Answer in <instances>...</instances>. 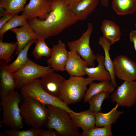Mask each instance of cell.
Listing matches in <instances>:
<instances>
[{"mask_svg": "<svg viewBox=\"0 0 136 136\" xmlns=\"http://www.w3.org/2000/svg\"><path fill=\"white\" fill-rule=\"evenodd\" d=\"M98 44L103 48L105 53L104 64L105 67L109 72L111 77V83L115 87L117 86L113 69V61L110 56L109 51L111 45L102 37L99 38Z\"/></svg>", "mask_w": 136, "mask_h": 136, "instance_id": "cell-23", "label": "cell"}, {"mask_svg": "<svg viewBox=\"0 0 136 136\" xmlns=\"http://www.w3.org/2000/svg\"><path fill=\"white\" fill-rule=\"evenodd\" d=\"M89 88L87 89L84 97V103L87 102L93 96L102 92L112 93L115 90V87L112 85L110 81H105L96 83L93 81L89 84Z\"/></svg>", "mask_w": 136, "mask_h": 136, "instance_id": "cell-22", "label": "cell"}, {"mask_svg": "<svg viewBox=\"0 0 136 136\" xmlns=\"http://www.w3.org/2000/svg\"><path fill=\"white\" fill-rule=\"evenodd\" d=\"M27 0H0V8L4 9L5 14L15 15L23 11Z\"/></svg>", "mask_w": 136, "mask_h": 136, "instance_id": "cell-26", "label": "cell"}, {"mask_svg": "<svg viewBox=\"0 0 136 136\" xmlns=\"http://www.w3.org/2000/svg\"><path fill=\"white\" fill-rule=\"evenodd\" d=\"M113 61L114 74L118 79L124 81L136 80V62L123 55L117 56Z\"/></svg>", "mask_w": 136, "mask_h": 136, "instance_id": "cell-10", "label": "cell"}, {"mask_svg": "<svg viewBox=\"0 0 136 136\" xmlns=\"http://www.w3.org/2000/svg\"><path fill=\"white\" fill-rule=\"evenodd\" d=\"M46 106L49 114L46 125L47 128L54 130L58 136H81L78 127L71 119L67 111L55 106Z\"/></svg>", "mask_w": 136, "mask_h": 136, "instance_id": "cell-2", "label": "cell"}, {"mask_svg": "<svg viewBox=\"0 0 136 136\" xmlns=\"http://www.w3.org/2000/svg\"><path fill=\"white\" fill-rule=\"evenodd\" d=\"M53 72L54 71L49 66L40 65L28 58L25 64L13 75L18 82L17 88H20L32 80Z\"/></svg>", "mask_w": 136, "mask_h": 136, "instance_id": "cell-7", "label": "cell"}, {"mask_svg": "<svg viewBox=\"0 0 136 136\" xmlns=\"http://www.w3.org/2000/svg\"><path fill=\"white\" fill-rule=\"evenodd\" d=\"M35 47L32 54L37 59L43 57H50L52 53L51 49L49 48L45 41V40L39 38L37 39L35 43Z\"/></svg>", "mask_w": 136, "mask_h": 136, "instance_id": "cell-28", "label": "cell"}, {"mask_svg": "<svg viewBox=\"0 0 136 136\" xmlns=\"http://www.w3.org/2000/svg\"><path fill=\"white\" fill-rule=\"evenodd\" d=\"M112 7L118 15L131 14L136 11V0H112Z\"/></svg>", "mask_w": 136, "mask_h": 136, "instance_id": "cell-25", "label": "cell"}, {"mask_svg": "<svg viewBox=\"0 0 136 136\" xmlns=\"http://www.w3.org/2000/svg\"><path fill=\"white\" fill-rule=\"evenodd\" d=\"M109 0H100V3L101 6L104 7H108Z\"/></svg>", "mask_w": 136, "mask_h": 136, "instance_id": "cell-36", "label": "cell"}, {"mask_svg": "<svg viewBox=\"0 0 136 136\" xmlns=\"http://www.w3.org/2000/svg\"><path fill=\"white\" fill-rule=\"evenodd\" d=\"M49 2L51 10L45 19H28V23L33 31L40 38L45 40L57 35L78 21L66 0Z\"/></svg>", "mask_w": 136, "mask_h": 136, "instance_id": "cell-1", "label": "cell"}, {"mask_svg": "<svg viewBox=\"0 0 136 136\" xmlns=\"http://www.w3.org/2000/svg\"><path fill=\"white\" fill-rule=\"evenodd\" d=\"M43 90L50 95L59 99L66 80L60 75L52 73L39 79Z\"/></svg>", "mask_w": 136, "mask_h": 136, "instance_id": "cell-13", "label": "cell"}, {"mask_svg": "<svg viewBox=\"0 0 136 136\" xmlns=\"http://www.w3.org/2000/svg\"><path fill=\"white\" fill-rule=\"evenodd\" d=\"M119 106L116 103L115 106L110 111L106 113L100 112L94 113L96 126L103 127L112 125L115 123L120 116L123 114V111L117 110Z\"/></svg>", "mask_w": 136, "mask_h": 136, "instance_id": "cell-20", "label": "cell"}, {"mask_svg": "<svg viewBox=\"0 0 136 136\" xmlns=\"http://www.w3.org/2000/svg\"><path fill=\"white\" fill-rule=\"evenodd\" d=\"M68 3L70 4L74 3L80 0H66Z\"/></svg>", "mask_w": 136, "mask_h": 136, "instance_id": "cell-38", "label": "cell"}, {"mask_svg": "<svg viewBox=\"0 0 136 136\" xmlns=\"http://www.w3.org/2000/svg\"><path fill=\"white\" fill-rule=\"evenodd\" d=\"M0 40V60H4L7 64L11 60L12 55L16 50L17 42L9 43Z\"/></svg>", "mask_w": 136, "mask_h": 136, "instance_id": "cell-29", "label": "cell"}, {"mask_svg": "<svg viewBox=\"0 0 136 136\" xmlns=\"http://www.w3.org/2000/svg\"><path fill=\"white\" fill-rule=\"evenodd\" d=\"M0 16L2 17L5 14V11L4 9L2 8H0Z\"/></svg>", "mask_w": 136, "mask_h": 136, "instance_id": "cell-37", "label": "cell"}, {"mask_svg": "<svg viewBox=\"0 0 136 136\" xmlns=\"http://www.w3.org/2000/svg\"><path fill=\"white\" fill-rule=\"evenodd\" d=\"M51 49V55L46 61L48 65L54 71H64L68 58V51L64 43L59 40Z\"/></svg>", "mask_w": 136, "mask_h": 136, "instance_id": "cell-11", "label": "cell"}, {"mask_svg": "<svg viewBox=\"0 0 136 136\" xmlns=\"http://www.w3.org/2000/svg\"><path fill=\"white\" fill-rule=\"evenodd\" d=\"M94 81L88 77L70 76L65 81L59 99L67 106L80 101L85 95L88 85Z\"/></svg>", "mask_w": 136, "mask_h": 136, "instance_id": "cell-5", "label": "cell"}, {"mask_svg": "<svg viewBox=\"0 0 136 136\" xmlns=\"http://www.w3.org/2000/svg\"><path fill=\"white\" fill-rule=\"evenodd\" d=\"M93 30L92 24L88 23L86 30L83 33L79 39L67 42L70 50L76 52L87 63L90 67L95 66V61L96 60V55L94 53L89 44L90 37Z\"/></svg>", "mask_w": 136, "mask_h": 136, "instance_id": "cell-8", "label": "cell"}, {"mask_svg": "<svg viewBox=\"0 0 136 136\" xmlns=\"http://www.w3.org/2000/svg\"><path fill=\"white\" fill-rule=\"evenodd\" d=\"M99 0H80L70 4L71 9L78 20L86 19L94 11Z\"/></svg>", "mask_w": 136, "mask_h": 136, "instance_id": "cell-16", "label": "cell"}, {"mask_svg": "<svg viewBox=\"0 0 136 136\" xmlns=\"http://www.w3.org/2000/svg\"><path fill=\"white\" fill-rule=\"evenodd\" d=\"M40 136H58L53 129L47 128L46 130L41 129Z\"/></svg>", "mask_w": 136, "mask_h": 136, "instance_id": "cell-33", "label": "cell"}, {"mask_svg": "<svg viewBox=\"0 0 136 136\" xmlns=\"http://www.w3.org/2000/svg\"><path fill=\"white\" fill-rule=\"evenodd\" d=\"M110 98L112 103L119 106L130 107L136 103V80L124 81L112 93Z\"/></svg>", "mask_w": 136, "mask_h": 136, "instance_id": "cell-9", "label": "cell"}, {"mask_svg": "<svg viewBox=\"0 0 136 136\" xmlns=\"http://www.w3.org/2000/svg\"><path fill=\"white\" fill-rule=\"evenodd\" d=\"M0 96L1 99L10 94L17 87L18 83L13 73L6 68V63L1 60Z\"/></svg>", "mask_w": 136, "mask_h": 136, "instance_id": "cell-14", "label": "cell"}, {"mask_svg": "<svg viewBox=\"0 0 136 136\" xmlns=\"http://www.w3.org/2000/svg\"><path fill=\"white\" fill-rule=\"evenodd\" d=\"M48 1H51L52 0H46Z\"/></svg>", "mask_w": 136, "mask_h": 136, "instance_id": "cell-40", "label": "cell"}, {"mask_svg": "<svg viewBox=\"0 0 136 136\" xmlns=\"http://www.w3.org/2000/svg\"><path fill=\"white\" fill-rule=\"evenodd\" d=\"M95 55L96 60L98 63L97 66L96 67H86L85 70L86 75L88 77L94 81H110V74L104 65V56L99 54H97Z\"/></svg>", "mask_w": 136, "mask_h": 136, "instance_id": "cell-18", "label": "cell"}, {"mask_svg": "<svg viewBox=\"0 0 136 136\" xmlns=\"http://www.w3.org/2000/svg\"><path fill=\"white\" fill-rule=\"evenodd\" d=\"M109 94L102 92L93 96L87 102L89 105V110L94 113L100 112L102 104L105 99L109 98Z\"/></svg>", "mask_w": 136, "mask_h": 136, "instance_id": "cell-30", "label": "cell"}, {"mask_svg": "<svg viewBox=\"0 0 136 136\" xmlns=\"http://www.w3.org/2000/svg\"><path fill=\"white\" fill-rule=\"evenodd\" d=\"M103 34V37L111 45L119 41L121 33L118 25L113 21L105 20H104L101 26Z\"/></svg>", "mask_w": 136, "mask_h": 136, "instance_id": "cell-21", "label": "cell"}, {"mask_svg": "<svg viewBox=\"0 0 136 136\" xmlns=\"http://www.w3.org/2000/svg\"><path fill=\"white\" fill-rule=\"evenodd\" d=\"M36 40H30L17 55V58L12 62L9 64L6 63V68L10 72L12 73L15 72L25 64L28 58L27 56L28 50L31 46L35 43Z\"/></svg>", "mask_w": 136, "mask_h": 136, "instance_id": "cell-24", "label": "cell"}, {"mask_svg": "<svg viewBox=\"0 0 136 136\" xmlns=\"http://www.w3.org/2000/svg\"><path fill=\"white\" fill-rule=\"evenodd\" d=\"M22 96L29 97L35 99L44 105H52L62 109L69 113L75 112L60 99L45 91L42 87L40 80H32L22 86L20 88Z\"/></svg>", "mask_w": 136, "mask_h": 136, "instance_id": "cell-6", "label": "cell"}, {"mask_svg": "<svg viewBox=\"0 0 136 136\" xmlns=\"http://www.w3.org/2000/svg\"><path fill=\"white\" fill-rule=\"evenodd\" d=\"M129 37L130 41L133 43L136 52V30L131 31L129 33Z\"/></svg>", "mask_w": 136, "mask_h": 136, "instance_id": "cell-35", "label": "cell"}, {"mask_svg": "<svg viewBox=\"0 0 136 136\" xmlns=\"http://www.w3.org/2000/svg\"><path fill=\"white\" fill-rule=\"evenodd\" d=\"M11 30L15 34L17 40V46L15 55H18L30 40L40 38L28 23L19 28L16 27Z\"/></svg>", "mask_w": 136, "mask_h": 136, "instance_id": "cell-17", "label": "cell"}, {"mask_svg": "<svg viewBox=\"0 0 136 136\" xmlns=\"http://www.w3.org/2000/svg\"><path fill=\"white\" fill-rule=\"evenodd\" d=\"M22 96L20 108L23 122L32 128L40 129L46 125L48 120L49 114L46 106L32 98Z\"/></svg>", "mask_w": 136, "mask_h": 136, "instance_id": "cell-3", "label": "cell"}, {"mask_svg": "<svg viewBox=\"0 0 136 136\" xmlns=\"http://www.w3.org/2000/svg\"><path fill=\"white\" fill-rule=\"evenodd\" d=\"M22 98L21 94L16 91L1 99L3 112L0 123L11 129L20 130L23 127L19 105Z\"/></svg>", "mask_w": 136, "mask_h": 136, "instance_id": "cell-4", "label": "cell"}, {"mask_svg": "<svg viewBox=\"0 0 136 136\" xmlns=\"http://www.w3.org/2000/svg\"><path fill=\"white\" fill-rule=\"evenodd\" d=\"M13 14H5L0 19V30L3 25L13 16Z\"/></svg>", "mask_w": 136, "mask_h": 136, "instance_id": "cell-34", "label": "cell"}, {"mask_svg": "<svg viewBox=\"0 0 136 136\" xmlns=\"http://www.w3.org/2000/svg\"><path fill=\"white\" fill-rule=\"evenodd\" d=\"M69 114L74 123L78 128H81L83 131L90 129L95 126L94 113L89 110Z\"/></svg>", "mask_w": 136, "mask_h": 136, "instance_id": "cell-19", "label": "cell"}, {"mask_svg": "<svg viewBox=\"0 0 136 136\" xmlns=\"http://www.w3.org/2000/svg\"><path fill=\"white\" fill-rule=\"evenodd\" d=\"M112 125L99 127L96 126L88 130L83 131L80 133L82 136H112Z\"/></svg>", "mask_w": 136, "mask_h": 136, "instance_id": "cell-31", "label": "cell"}, {"mask_svg": "<svg viewBox=\"0 0 136 136\" xmlns=\"http://www.w3.org/2000/svg\"><path fill=\"white\" fill-rule=\"evenodd\" d=\"M134 26H135V27L136 28V23H135Z\"/></svg>", "mask_w": 136, "mask_h": 136, "instance_id": "cell-39", "label": "cell"}, {"mask_svg": "<svg viewBox=\"0 0 136 136\" xmlns=\"http://www.w3.org/2000/svg\"><path fill=\"white\" fill-rule=\"evenodd\" d=\"M41 129L32 128L26 130H20L11 128L5 130V133L9 136H40Z\"/></svg>", "mask_w": 136, "mask_h": 136, "instance_id": "cell-32", "label": "cell"}, {"mask_svg": "<svg viewBox=\"0 0 136 136\" xmlns=\"http://www.w3.org/2000/svg\"><path fill=\"white\" fill-rule=\"evenodd\" d=\"M27 23L28 18L24 14L14 15L0 30V40H3L4 34L9 30L18 26H22Z\"/></svg>", "mask_w": 136, "mask_h": 136, "instance_id": "cell-27", "label": "cell"}, {"mask_svg": "<svg viewBox=\"0 0 136 136\" xmlns=\"http://www.w3.org/2000/svg\"><path fill=\"white\" fill-rule=\"evenodd\" d=\"M75 51H68V58L65 66L66 71L70 76L83 77L85 68L89 66L87 63Z\"/></svg>", "mask_w": 136, "mask_h": 136, "instance_id": "cell-15", "label": "cell"}, {"mask_svg": "<svg viewBox=\"0 0 136 136\" xmlns=\"http://www.w3.org/2000/svg\"><path fill=\"white\" fill-rule=\"evenodd\" d=\"M51 10L50 2L46 0H30L25 6L23 13L28 19L38 18L42 20L45 19Z\"/></svg>", "mask_w": 136, "mask_h": 136, "instance_id": "cell-12", "label": "cell"}]
</instances>
